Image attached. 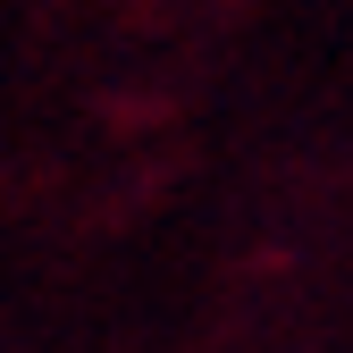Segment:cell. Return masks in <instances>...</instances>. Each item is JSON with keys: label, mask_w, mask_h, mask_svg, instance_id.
<instances>
[]
</instances>
